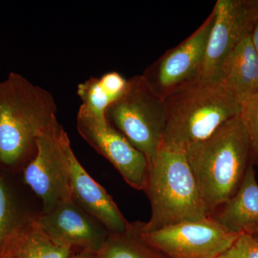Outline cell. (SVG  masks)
I'll return each instance as SVG.
<instances>
[{"instance_id":"6da1fadb","label":"cell","mask_w":258,"mask_h":258,"mask_svg":"<svg viewBox=\"0 0 258 258\" xmlns=\"http://www.w3.org/2000/svg\"><path fill=\"white\" fill-rule=\"evenodd\" d=\"M56 113L49 91L10 73L0 82V166L24 169L36 154L37 139L58 122Z\"/></svg>"},{"instance_id":"7a4b0ae2","label":"cell","mask_w":258,"mask_h":258,"mask_svg":"<svg viewBox=\"0 0 258 258\" xmlns=\"http://www.w3.org/2000/svg\"><path fill=\"white\" fill-rule=\"evenodd\" d=\"M185 153L209 215L235 195L251 163L248 134L240 114Z\"/></svg>"},{"instance_id":"3957f363","label":"cell","mask_w":258,"mask_h":258,"mask_svg":"<svg viewBox=\"0 0 258 258\" xmlns=\"http://www.w3.org/2000/svg\"><path fill=\"white\" fill-rule=\"evenodd\" d=\"M167 124L163 144L186 151L240 114L242 103L219 82L200 80L164 98Z\"/></svg>"},{"instance_id":"277c9868","label":"cell","mask_w":258,"mask_h":258,"mask_svg":"<svg viewBox=\"0 0 258 258\" xmlns=\"http://www.w3.org/2000/svg\"><path fill=\"white\" fill-rule=\"evenodd\" d=\"M144 191L152 207L150 220L144 222V232L208 217L184 151L162 144L149 164Z\"/></svg>"},{"instance_id":"5b68a950","label":"cell","mask_w":258,"mask_h":258,"mask_svg":"<svg viewBox=\"0 0 258 258\" xmlns=\"http://www.w3.org/2000/svg\"><path fill=\"white\" fill-rule=\"evenodd\" d=\"M106 118L149 164L154 161L164 142L167 113L164 98L142 76L128 79L125 92L107 108Z\"/></svg>"},{"instance_id":"8992f818","label":"cell","mask_w":258,"mask_h":258,"mask_svg":"<svg viewBox=\"0 0 258 258\" xmlns=\"http://www.w3.org/2000/svg\"><path fill=\"white\" fill-rule=\"evenodd\" d=\"M69 136L57 122L37 139L36 154L23 169V179L41 200L42 213L71 199Z\"/></svg>"},{"instance_id":"52a82bcc","label":"cell","mask_w":258,"mask_h":258,"mask_svg":"<svg viewBox=\"0 0 258 258\" xmlns=\"http://www.w3.org/2000/svg\"><path fill=\"white\" fill-rule=\"evenodd\" d=\"M213 12L196 31L177 46L166 52L142 75L153 91L162 98L201 79Z\"/></svg>"},{"instance_id":"ba28073f","label":"cell","mask_w":258,"mask_h":258,"mask_svg":"<svg viewBox=\"0 0 258 258\" xmlns=\"http://www.w3.org/2000/svg\"><path fill=\"white\" fill-rule=\"evenodd\" d=\"M144 239L166 258H219L238 235L231 233L210 217L174 224L146 232Z\"/></svg>"},{"instance_id":"9c48e42d","label":"cell","mask_w":258,"mask_h":258,"mask_svg":"<svg viewBox=\"0 0 258 258\" xmlns=\"http://www.w3.org/2000/svg\"><path fill=\"white\" fill-rule=\"evenodd\" d=\"M77 128L84 140L111 163L129 186L136 189H144L149 161L110 124L106 118H97L80 107Z\"/></svg>"},{"instance_id":"30bf717a","label":"cell","mask_w":258,"mask_h":258,"mask_svg":"<svg viewBox=\"0 0 258 258\" xmlns=\"http://www.w3.org/2000/svg\"><path fill=\"white\" fill-rule=\"evenodd\" d=\"M42 230L57 245L69 247L78 252H98L109 232L72 199L59 203L45 213L36 215Z\"/></svg>"},{"instance_id":"8fae6325","label":"cell","mask_w":258,"mask_h":258,"mask_svg":"<svg viewBox=\"0 0 258 258\" xmlns=\"http://www.w3.org/2000/svg\"><path fill=\"white\" fill-rule=\"evenodd\" d=\"M212 12L213 24L208 37L200 80L218 82L222 62L251 33L254 23L244 0H218Z\"/></svg>"},{"instance_id":"7c38bea8","label":"cell","mask_w":258,"mask_h":258,"mask_svg":"<svg viewBox=\"0 0 258 258\" xmlns=\"http://www.w3.org/2000/svg\"><path fill=\"white\" fill-rule=\"evenodd\" d=\"M71 190L75 203L103 224L110 233L128 228L129 222L113 199L83 167L74 152L71 154Z\"/></svg>"},{"instance_id":"4fadbf2b","label":"cell","mask_w":258,"mask_h":258,"mask_svg":"<svg viewBox=\"0 0 258 258\" xmlns=\"http://www.w3.org/2000/svg\"><path fill=\"white\" fill-rule=\"evenodd\" d=\"M208 216L231 233L252 235L258 232V184L251 163L235 195Z\"/></svg>"},{"instance_id":"5bb4252c","label":"cell","mask_w":258,"mask_h":258,"mask_svg":"<svg viewBox=\"0 0 258 258\" xmlns=\"http://www.w3.org/2000/svg\"><path fill=\"white\" fill-rule=\"evenodd\" d=\"M218 82L243 104L258 89V56L250 34L225 59Z\"/></svg>"},{"instance_id":"9a60e30c","label":"cell","mask_w":258,"mask_h":258,"mask_svg":"<svg viewBox=\"0 0 258 258\" xmlns=\"http://www.w3.org/2000/svg\"><path fill=\"white\" fill-rule=\"evenodd\" d=\"M78 251L57 245L42 230L36 215H27L5 245L0 258H70Z\"/></svg>"},{"instance_id":"2e32d148","label":"cell","mask_w":258,"mask_h":258,"mask_svg":"<svg viewBox=\"0 0 258 258\" xmlns=\"http://www.w3.org/2000/svg\"><path fill=\"white\" fill-rule=\"evenodd\" d=\"M143 225L144 222H129L124 232H109L97 252L98 258H166L144 239Z\"/></svg>"},{"instance_id":"e0dca14e","label":"cell","mask_w":258,"mask_h":258,"mask_svg":"<svg viewBox=\"0 0 258 258\" xmlns=\"http://www.w3.org/2000/svg\"><path fill=\"white\" fill-rule=\"evenodd\" d=\"M27 215L19 212L13 194L0 175V255L11 236Z\"/></svg>"},{"instance_id":"ac0fdd59","label":"cell","mask_w":258,"mask_h":258,"mask_svg":"<svg viewBox=\"0 0 258 258\" xmlns=\"http://www.w3.org/2000/svg\"><path fill=\"white\" fill-rule=\"evenodd\" d=\"M77 93L82 101L81 108L97 118H106V111L114 99L102 84L100 78L91 77L78 86Z\"/></svg>"},{"instance_id":"d6986e66","label":"cell","mask_w":258,"mask_h":258,"mask_svg":"<svg viewBox=\"0 0 258 258\" xmlns=\"http://www.w3.org/2000/svg\"><path fill=\"white\" fill-rule=\"evenodd\" d=\"M240 115L248 134L251 164L258 167V89L244 102Z\"/></svg>"},{"instance_id":"ffe728a7","label":"cell","mask_w":258,"mask_h":258,"mask_svg":"<svg viewBox=\"0 0 258 258\" xmlns=\"http://www.w3.org/2000/svg\"><path fill=\"white\" fill-rule=\"evenodd\" d=\"M219 258H258V242L251 235H240Z\"/></svg>"},{"instance_id":"44dd1931","label":"cell","mask_w":258,"mask_h":258,"mask_svg":"<svg viewBox=\"0 0 258 258\" xmlns=\"http://www.w3.org/2000/svg\"><path fill=\"white\" fill-rule=\"evenodd\" d=\"M100 80L115 101L125 92L128 84V80L117 72L107 73L102 76Z\"/></svg>"},{"instance_id":"7402d4cb","label":"cell","mask_w":258,"mask_h":258,"mask_svg":"<svg viewBox=\"0 0 258 258\" xmlns=\"http://www.w3.org/2000/svg\"><path fill=\"white\" fill-rule=\"evenodd\" d=\"M251 18L255 23L258 20V0H244Z\"/></svg>"},{"instance_id":"603a6c76","label":"cell","mask_w":258,"mask_h":258,"mask_svg":"<svg viewBox=\"0 0 258 258\" xmlns=\"http://www.w3.org/2000/svg\"><path fill=\"white\" fill-rule=\"evenodd\" d=\"M250 36L258 56V20L254 23L253 28H252V31H251Z\"/></svg>"},{"instance_id":"cb8c5ba5","label":"cell","mask_w":258,"mask_h":258,"mask_svg":"<svg viewBox=\"0 0 258 258\" xmlns=\"http://www.w3.org/2000/svg\"><path fill=\"white\" fill-rule=\"evenodd\" d=\"M70 258H98V256L97 252L81 251V252L74 254Z\"/></svg>"},{"instance_id":"d4e9b609","label":"cell","mask_w":258,"mask_h":258,"mask_svg":"<svg viewBox=\"0 0 258 258\" xmlns=\"http://www.w3.org/2000/svg\"><path fill=\"white\" fill-rule=\"evenodd\" d=\"M251 236H252V237H253L254 239H255V240H257L258 242V232Z\"/></svg>"}]
</instances>
